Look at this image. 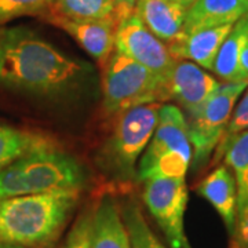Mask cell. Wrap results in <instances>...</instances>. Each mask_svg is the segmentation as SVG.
Here are the masks:
<instances>
[{"label":"cell","instance_id":"6da1fadb","mask_svg":"<svg viewBox=\"0 0 248 248\" xmlns=\"http://www.w3.org/2000/svg\"><path fill=\"white\" fill-rule=\"evenodd\" d=\"M91 75V65L63 54L32 31H0V84L4 87L60 95L79 89Z\"/></svg>","mask_w":248,"mask_h":248},{"label":"cell","instance_id":"7a4b0ae2","mask_svg":"<svg viewBox=\"0 0 248 248\" xmlns=\"http://www.w3.org/2000/svg\"><path fill=\"white\" fill-rule=\"evenodd\" d=\"M79 192H51L0 199V244L51 246L66 226Z\"/></svg>","mask_w":248,"mask_h":248},{"label":"cell","instance_id":"3957f363","mask_svg":"<svg viewBox=\"0 0 248 248\" xmlns=\"http://www.w3.org/2000/svg\"><path fill=\"white\" fill-rule=\"evenodd\" d=\"M84 182L86 174L79 163L48 142L0 170V199L66 190L80 192Z\"/></svg>","mask_w":248,"mask_h":248},{"label":"cell","instance_id":"277c9868","mask_svg":"<svg viewBox=\"0 0 248 248\" xmlns=\"http://www.w3.org/2000/svg\"><path fill=\"white\" fill-rule=\"evenodd\" d=\"M192 164L187 119L177 105H161L156 130L137 167L141 181L152 178H185Z\"/></svg>","mask_w":248,"mask_h":248},{"label":"cell","instance_id":"5b68a950","mask_svg":"<svg viewBox=\"0 0 248 248\" xmlns=\"http://www.w3.org/2000/svg\"><path fill=\"white\" fill-rule=\"evenodd\" d=\"M102 94L105 109L116 115L145 104L170 101L164 80L119 51L112 54L107 62Z\"/></svg>","mask_w":248,"mask_h":248},{"label":"cell","instance_id":"8992f818","mask_svg":"<svg viewBox=\"0 0 248 248\" xmlns=\"http://www.w3.org/2000/svg\"><path fill=\"white\" fill-rule=\"evenodd\" d=\"M160 102L145 104L120 113L105 148V157L115 174L130 178L137 174V163L156 130Z\"/></svg>","mask_w":248,"mask_h":248},{"label":"cell","instance_id":"52a82bcc","mask_svg":"<svg viewBox=\"0 0 248 248\" xmlns=\"http://www.w3.org/2000/svg\"><path fill=\"white\" fill-rule=\"evenodd\" d=\"M247 81L223 83L196 113L189 116L187 130L192 143V166L200 169L219 145Z\"/></svg>","mask_w":248,"mask_h":248},{"label":"cell","instance_id":"ba28073f","mask_svg":"<svg viewBox=\"0 0 248 248\" xmlns=\"http://www.w3.org/2000/svg\"><path fill=\"white\" fill-rule=\"evenodd\" d=\"M143 202L172 248H190L184 218L187 205L185 178H152L145 181Z\"/></svg>","mask_w":248,"mask_h":248},{"label":"cell","instance_id":"9c48e42d","mask_svg":"<svg viewBox=\"0 0 248 248\" xmlns=\"http://www.w3.org/2000/svg\"><path fill=\"white\" fill-rule=\"evenodd\" d=\"M116 51L143 65L166 83L177 61V58L171 55L166 43L145 27L135 13V9L119 21L116 32Z\"/></svg>","mask_w":248,"mask_h":248},{"label":"cell","instance_id":"30bf717a","mask_svg":"<svg viewBox=\"0 0 248 248\" xmlns=\"http://www.w3.org/2000/svg\"><path fill=\"white\" fill-rule=\"evenodd\" d=\"M219 86L202 66L186 60L175 61L167 79L170 99L177 101L189 116L203 107Z\"/></svg>","mask_w":248,"mask_h":248},{"label":"cell","instance_id":"8fae6325","mask_svg":"<svg viewBox=\"0 0 248 248\" xmlns=\"http://www.w3.org/2000/svg\"><path fill=\"white\" fill-rule=\"evenodd\" d=\"M217 148L218 156H223L236 181L237 213L233 237L240 246L248 248V131L234 135Z\"/></svg>","mask_w":248,"mask_h":248},{"label":"cell","instance_id":"7c38bea8","mask_svg":"<svg viewBox=\"0 0 248 248\" xmlns=\"http://www.w3.org/2000/svg\"><path fill=\"white\" fill-rule=\"evenodd\" d=\"M54 25L68 32L86 53L101 63H107L110 55L115 53L116 32L119 25V19L116 18L84 21L61 19Z\"/></svg>","mask_w":248,"mask_h":248},{"label":"cell","instance_id":"4fadbf2b","mask_svg":"<svg viewBox=\"0 0 248 248\" xmlns=\"http://www.w3.org/2000/svg\"><path fill=\"white\" fill-rule=\"evenodd\" d=\"M233 25L205 28L187 35H181L167 47L174 58L192 61L203 69L213 71L218 51Z\"/></svg>","mask_w":248,"mask_h":248},{"label":"cell","instance_id":"5bb4252c","mask_svg":"<svg viewBox=\"0 0 248 248\" xmlns=\"http://www.w3.org/2000/svg\"><path fill=\"white\" fill-rule=\"evenodd\" d=\"M90 248H133L115 197L104 195L91 215Z\"/></svg>","mask_w":248,"mask_h":248},{"label":"cell","instance_id":"9a60e30c","mask_svg":"<svg viewBox=\"0 0 248 248\" xmlns=\"http://www.w3.org/2000/svg\"><path fill=\"white\" fill-rule=\"evenodd\" d=\"M186 11L172 0H137L135 3V13L145 27L167 45L182 35Z\"/></svg>","mask_w":248,"mask_h":248},{"label":"cell","instance_id":"2e32d148","mask_svg":"<svg viewBox=\"0 0 248 248\" xmlns=\"http://www.w3.org/2000/svg\"><path fill=\"white\" fill-rule=\"evenodd\" d=\"M197 192L219 214L228 232L233 236L236 229L237 190L231 169L226 164L217 167L200 182Z\"/></svg>","mask_w":248,"mask_h":248},{"label":"cell","instance_id":"e0dca14e","mask_svg":"<svg viewBox=\"0 0 248 248\" xmlns=\"http://www.w3.org/2000/svg\"><path fill=\"white\" fill-rule=\"evenodd\" d=\"M248 14V0H197L186 11L182 35L205 28L233 25Z\"/></svg>","mask_w":248,"mask_h":248},{"label":"cell","instance_id":"ac0fdd59","mask_svg":"<svg viewBox=\"0 0 248 248\" xmlns=\"http://www.w3.org/2000/svg\"><path fill=\"white\" fill-rule=\"evenodd\" d=\"M248 43V14L233 25L229 35L223 40L214 62L215 72L226 83L247 81L248 75L241 65L243 51Z\"/></svg>","mask_w":248,"mask_h":248},{"label":"cell","instance_id":"d6986e66","mask_svg":"<svg viewBox=\"0 0 248 248\" xmlns=\"http://www.w3.org/2000/svg\"><path fill=\"white\" fill-rule=\"evenodd\" d=\"M45 17L53 24L61 19L84 21L116 18L120 21V13L115 0H54Z\"/></svg>","mask_w":248,"mask_h":248},{"label":"cell","instance_id":"ffe728a7","mask_svg":"<svg viewBox=\"0 0 248 248\" xmlns=\"http://www.w3.org/2000/svg\"><path fill=\"white\" fill-rule=\"evenodd\" d=\"M46 138L0 124V170L19 156L48 143Z\"/></svg>","mask_w":248,"mask_h":248},{"label":"cell","instance_id":"44dd1931","mask_svg":"<svg viewBox=\"0 0 248 248\" xmlns=\"http://www.w3.org/2000/svg\"><path fill=\"white\" fill-rule=\"evenodd\" d=\"M124 223L128 231L133 248H166L148 226L141 208L135 203L125 204L122 210Z\"/></svg>","mask_w":248,"mask_h":248},{"label":"cell","instance_id":"7402d4cb","mask_svg":"<svg viewBox=\"0 0 248 248\" xmlns=\"http://www.w3.org/2000/svg\"><path fill=\"white\" fill-rule=\"evenodd\" d=\"M54 0H0V25L24 16H43L51 9Z\"/></svg>","mask_w":248,"mask_h":248},{"label":"cell","instance_id":"603a6c76","mask_svg":"<svg viewBox=\"0 0 248 248\" xmlns=\"http://www.w3.org/2000/svg\"><path fill=\"white\" fill-rule=\"evenodd\" d=\"M244 131H248V87L244 91L239 105L233 109L231 122L228 124L226 131L223 134L219 143L226 142L228 140L233 138L234 135L244 133Z\"/></svg>","mask_w":248,"mask_h":248},{"label":"cell","instance_id":"cb8c5ba5","mask_svg":"<svg viewBox=\"0 0 248 248\" xmlns=\"http://www.w3.org/2000/svg\"><path fill=\"white\" fill-rule=\"evenodd\" d=\"M90 233H91V215H81L73 225L68 237L61 248H90Z\"/></svg>","mask_w":248,"mask_h":248},{"label":"cell","instance_id":"d4e9b609","mask_svg":"<svg viewBox=\"0 0 248 248\" xmlns=\"http://www.w3.org/2000/svg\"><path fill=\"white\" fill-rule=\"evenodd\" d=\"M115 1L120 13V19L127 14H130L135 9V3H137V0H115Z\"/></svg>","mask_w":248,"mask_h":248},{"label":"cell","instance_id":"484cf974","mask_svg":"<svg viewBox=\"0 0 248 248\" xmlns=\"http://www.w3.org/2000/svg\"><path fill=\"white\" fill-rule=\"evenodd\" d=\"M241 65H243L244 71L247 72V75H248V43H247V46H246V48H244V51H243V57H241Z\"/></svg>","mask_w":248,"mask_h":248},{"label":"cell","instance_id":"4316f807","mask_svg":"<svg viewBox=\"0 0 248 248\" xmlns=\"http://www.w3.org/2000/svg\"><path fill=\"white\" fill-rule=\"evenodd\" d=\"M172 1H175V3H178V4H181L182 7H185L186 10L189 9L192 4H195L197 0H172Z\"/></svg>","mask_w":248,"mask_h":248},{"label":"cell","instance_id":"83f0119b","mask_svg":"<svg viewBox=\"0 0 248 248\" xmlns=\"http://www.w3.org/2000/svg\"><path fill=\"white\" fill-rule=\"evenodd\" d=\"M0 248H22V247H17V246H7V244H0Z\"/></svg>","mask_w":248,"mask_h":248},{"label":"cell","instance_id":"f1b7e54d","mask_svg":"<svg viewBox=\"0 0 248 248\" xmlns=\"http://www.w3.org/2000/svg\"><path fill=\"white\" fill-rule=\"evenodd\" d=\"M232 248H246V247H243V246H240L239 243H234V244H233V247Z\"/></svg>","mask_w":248,"mask_h":248}]
</instances>
